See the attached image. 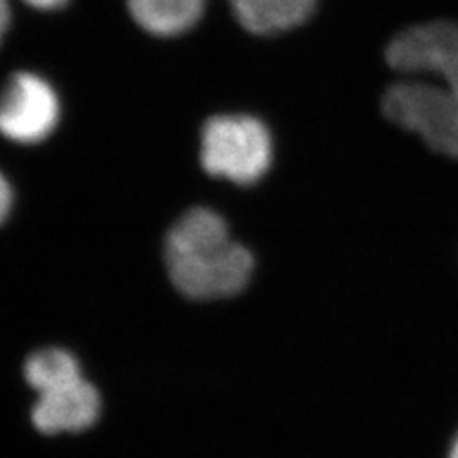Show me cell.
<instances>
[{
	"label": "cell",
	"instance_id": "cell-1",
	"mask_svg": "<svg viewBox=\"0 0 458 458\" xmlns=\"http://www.w3.org/2000/svg\"><path fill=\"white\" fill-rule=\"evenodd\" d=\"M165 260L172 283L191 300H225L250 284L254 254L233 239L222 214L195 207L170 227Z\"/></svg>",
	"mask_w": 458,
	"mask_h": 458
},
{
	"label": "cell",
	"instance_id": "cell-4",
	"mask_svg": "<svg viewBox=\"0 0 458 458\" xmlns=\"http://www.w3.org/2000/svg\"><path fill=\"white\" fill-rule=\"evenodd\" d=\"M384 55L395 73L432 79L458 94V21L412 25L390 40Z\"/></svg>",
	"mask_w": 458,
	"mask_h": 458
},
{
	"label": "cell",
	"instance_id": "cell-3",
	"mask_svg": "<svg viewBox=\"0 0 458 458\" xmlns=\"http://www.w3.org/2000/svg\"><path fill=\"white\" fill-rule=\"evenodd\" d=\"M384 119L424 143L432 153L458 161V94L437 81L405 77L382 94Z\"/></svg>",
	"mask_w": 458,
	"mask_h": 458
},
{
	"label": "cell",
	"instance_id": "cell-13",
	"mask_svg": "<svg viewBox=\"0 0 458 458\" xmlns=\"http://www.w3.org/2000/svg\"><path fill=\"white\" fill-rule=\"evenodd\" d=\"M447 458H458V434L454 436V439H453V443H451Z\"/></svg>",
	"mask_w": 458,
	"mask_h": 458
},
{
	"label": "cell",
	"instance_id": "cell-5",
	"mask_svg": "<svg viewBox=\"0 0 458 458\" xmlns=\"http://www.w3.org/2000/svg\"><path fill=\"white\" fill-rule=\"evenodd\" d=\"M60 113V98L47 79L16 73L0 92V134L10 141L33 146L55 131Z\"/></svg>",
	"mask_w": 458,
	"mask_h": 458
},
{
	"label": "cell",
	"instance_id": "cell-11",
	"mask_svg": "<svg viewBox=\"0 0 458 458\" xmlns=\"http://www.w3.org/2000/svg\"><path fill=\"white\" fill-rule=\"evenodd\" d=\"M25 4L33 6L37 10H45V12H52V10H60L64 8L69 0H23Z\"/></svg>",
	"mask_w": 458,
	"mask_h": 458
},
{
	"label": "cell",
	"instance_id": "cell-9",
	"mask_svg": "<svg viewBox=\"0 0 458 458\" xmlns=\"http://www.w3.org/2000/svg\"><path fill=\"white\" fill-rule=\"evenodd\" d=\"M23 372L25 380L38 395L82 378L77 357L62 348H47L31 353L25 361Z\"/></svg>",
	"mask_w": 458,
	"mask_h": 458
},
{
	"label": "cell",
	"instance_id": "cell-6",
	"mask_svg": "<svg viewBox=\"0 0 458 458\" xmlns=\"http://www.w3.org/2000/svg\"><path fill=\"white\" fill-rule=\"evenodd\" d=\"M102 412L98 390L84 378L40 394L33 407V424L38 432L54 436L62 432H82L96 424Z\"/></svg>",
	"mask_w": 458,
	"mask_h": 458
},
{
	"label": "cell",
	"instance_id": "cell-2",
	"mask_svg": "<svg viewBox=\"0 0 458 458\" xmlns=\"http://www.w3.org/2000/svg\"><path fill=\"white\" fill-rule=\"evenodd\" d=\"M274 134L254 114H214L203 124L200 165L212 178L247 188L266 178L274 166Z\"/></svg>",
	"mask_w": 458,
	"mask_h": 458
},
{
	"label": "cell",
	"instance_id": "cell-12",
	"mask_svg": "<svg viewBox=\"0 0 458 458\" xmlns=\"http://www.w3.org/2000/svg\"><path fill=\"white\" fill-rule=\"evenodd\" d=\"M8 25H10L8 0H0V40H3L4 33L8 31Z\"/></svg>",
	"mask_w": 458,
	"mask_h": 458
},
{
	"label": "cell",
	"instance_id": "cell-8",
	"mask_svg": "<svg viewBox=\"0 0 458 458\" xmlns=\"http://www.w3.org/2000/svg\"><path fill=\"white\" fill-rule=\"evenodd\" d=\"M207 0H128L134 21L155 37L188 33L205 12Z\"/></svg>",
	"mask_w": 458,
	"mask_h": 458
},
{
	"label": "cell",
	"instance_id": "cell-7",
	"mask_svg": "<svg viewBox=\"0 0 458 458\" xmlns=\"http://www.w3.org/2000/svg\"><path fill=\"white\" fill-rule=\"evenodd\" d=\"M229 4L249 33L271 37L304 25L318 0H229Z\"/></svg>",
	"mask_w": 458,
	"mask_h": 458
},
{
	"label": "cell",
	"instance_id": "cell-10",
	"mask_svg": "<svg viewBox=\"0 0 458 458\" xmlns=\"http://www.w3.org/2000/svg\"><path fill=\"white\" fill-rule=\"evenodd\" d=\"M12 203H13V193L8 180L3 176V172H0V224H3L8 214L12 210Z\"/></svg>",
	"mask_w": 458,
	"mask_h": 458
}]
</instances>
